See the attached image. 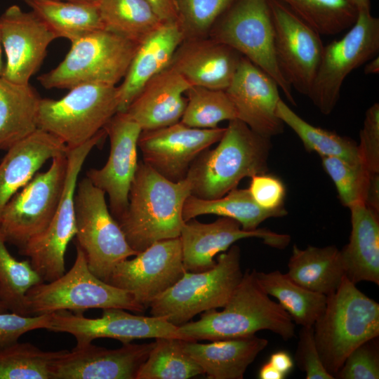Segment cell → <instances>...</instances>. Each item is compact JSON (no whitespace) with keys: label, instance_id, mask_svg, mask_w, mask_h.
Returning <instances> with one entry per match:
<instances>
[{"label":"cell","instance_id":"6da1fadb","mask_svg":"<svg viewBox=\"0 0 379 379\" xmlns=\"http://www.w3.org/2000/svg\"><path fill=\"white\" fill-rule=\"evenodd\" d=\"M190 195L186 178L171 181L138 161L128 206L117 220L130 246L139 253L157 241L179 237L185 223L183 205Z\"/></svg>","mask_w":379,"mask_h":379},{"label":"cell","instance_id":"7a4b0ae2","mask_svg":"<svg viewBox=\"0 0 379 379\" xmlns=\"http://www.w3.org/2000/svg\"><path fill=\"white\" fill-rule=\"evenodd\" d=\"M255 270H246L233 294L222 307L201 313L197 321L178 326L185 340H219L255 335L268 330L288 340L295 336L290 315L260 286Z\"/></svg>","mask_w":379,"mask_h":379},{"label":"cell","instance_id":"3957f363","mask_svg":"<svg viewBox=\"0 0 379 379\" xmlns=\"http://www.w3.org/2000/svg\"><path fill=\"white\" fill-rule=\"evenodd\" d=\"M212 149L193 161L186 179L191 195L204 199L223 197L239 182L268 171L271 138L251 130L238 119L229 121L224 134Z\"/></svg>","mask_w":379,"mask_h":379},{"label":"cell","instance_id":"277c9868","mask_svg":"<svg viewBox=\"0 0 379 379\" xmlns=\"http://www.w3.org/2000/svg\"><path fill=\"white\" fill-rule=\"evenodd\" d=\"M313 329L320 358L334 377L352 351L378 337L379 304L345 277L339 288L327 296Z\"/></svg>","mask_w":379,"mask_h":379},{"label":"cell","instance_id":"5b68a950","mask_svg":"<svg viewBox=\"0 0 379 379\" xmlns=\"http://www.w3.org/2000/svg\"><path fill=\"white\" fill-rule=\"evenodd\" d=\"M243 274L240 248L232 244L218 256L213 268L199 272L186 271L176 283L150 302V314L164 317L179 326L199 314L223 307Z\"/></svg>","mask_w":379,"mask_h":379},{"label":"cell","instance_id":"8992f818","mask_svg":"<svg viewBox=\"0 0 379 379\" xmlns=\"http://www.w3.org/2000/svg\"><path fill=\"white\" fill-rule=\"evenodd\" d=\"M138 46L105 29L93 32L71 42L63 60L38 81L47 89L85 84L116 86L125 77Z\"/></svg>","mask_w":379,"mask_h":379},{"label":"cell","instance_id":"52a82bcc","mask_svg":"<svg viewBox=\"0 0 379 379\" xmlns=\"http://www.w3.org/2000/svg\"><path fill=\"white\" fill-rule=\"evenodd\" d=\"M72 267L58 279L41 282L26 294L27 314L41 315L60 310L82 313L90 309L121 308L145 310L129 292L99 279L88 268L82 250L76 246Z\"/></svg>","mask_w":379,"mask_h":379},{"label":"cell","instance_id":"ba28073f","mask_svg":"<svg viewBox=\"0 0 379 379\" xmlns=\"http://www.w3.org/2000/svg\"><path fill=\"white\" fill-rule=\"evenodd\" d=\"M118 109L117 86L81 84L58 100L41 98L37 128L54 135L67 148H74L103 129Z\"/></svg>","mask_w":379,"mask_h":379},{"label":"cell","instance_id":"9c48e42d","mask_svg":"<svg viewBox=\"0 0 379 379\" xmlns=\"http://www.w3.org/2000/svg\"><path fill=\"white\" fill-rule=\"evenodd\" d=\"M74 211L77 246L93 274L106 282L117 264L138 253L110 213L105 193L87 177L77 182Z\"/></svg>","mask_w":379,"mask_h":379},{"label":"cell","instance_id":"30bf717a","mask_svg":"<svg viewBox=\"0 0 379 379\" xmlns=\"http://www.w3.org/2000/svg\"><path fill=\"white\" fill-rule=\"evenodd\" d=\"M210 32L212 39L234 48L272 77L287 100L295 105L293 88L277 62L269 0H236Z\"/></svg>","mask_w":379,"mask_h":379},{"label":"cell","instance_id":"8fae6325","mask_svg":"<svg viewBox=\"0 0 379 379\" xmlns=\"http://www.w3.org/2000/svg\"><path fill=\"white\" fill-rule=\"evenodd\" d=\"M378 52L379 19L371 11L358 12L355 22L347 33L324 46L307 97L321 113L329 114L338 102L346 77L378 55Z\"/></svg>","mask_w":379,"mask_h":379},{"label":"cell","instance_id":"7c38bea8","mask_svg":"<svg viewBox=\"0 0 379 379\" xmlns=\"http://www.w3.org/2000/svg\"><path fill=\"white\" fill-rule=\"evenodd\" d=\"M107 135L102 129L85 143L67 151V169L59 206L48 227L29 241L19 253L29 258L44 281H52L65 271V253L76 234L74 194L82 166L93 148Z\"/></svg>","mask_w":379,"mask_h":379},{"label":"cell","instance_id":"4fadbf2b","mask_svg":"<svg viewBox=\"0 0 379 379\" xmlns=\"http://www.w3.org/2000/svg\"><path fill=\"white\" fill-rule=\"evenodd\" d=\"M67 169L66 152L52 159L48 170L37 172L11 199L0 218L6 243L20 249L48 227L62 198Z\"/></svg>","mask_w":379,"mask_h":379},{"label":"cell","instance_id":"5bb4252c","mask_svg":"<svg viewBox=\"0 0 379 379\" xmlns=\"http://www.w3.org/2000/svg\"><path fill=\"white\" fill-rule=\"evenodd\" d=\"M278 67L292 88L308 95L324 49L321 34L279 0H269Z\"/></svg>","mask_w":379,"mask_h":379},{"label":"cell","instance_id":"9a60e30c","mask_svg":"<svg viewBox=\"0 0 379 379\" xmlns=\"http://www.w3.org/2000/svg\"><path fill=\"white\" fill-rule=\"evenodd\" d=\"M117 264L106 281L132 294L146 310L186 272L180 237L157 241Z\"/></svg>","mask_w":379,"mask_h":379},{"label":"cell","instance_id":"2e32d148","mask_svg":"<svg viewBox=\"0 0 379 379\" xmlns=\"http://www.w3.org/2000/svg\"><path fill=\"white\" fill-rule=\"evenodd\" d=\"M121 308L102 310L101 317L88 318L82 313L60 310L51 313L47 331L66 333L77 340L76 346H82L97 338H113L123 344L134 340L175 338L184 340L178 326L166 318L131 314Z\"/></svg>","mask_w":379,"mask_h":379},{"label":"cell","instance_id":"e0dca14e","mask_svg":"<svg viewBox=\"0 0 379 379\" xmlns=\"http://www.w3.org/2000/svg\"><path fill=\"white\" fill-rule=\"evenodd\" d=\"M225 128H197L180 121L161 128L142 131L138 142L142 161L166 179H185L190 166L205 149L218 142Z\"/></svg>","mask_w":379,"mask_h":379},{"label":"cell","instance_id":"ac0fdd59","mask_svg":"<svg viewBox=\"0 0 379 379\" xmlns=\"http://www.w3.org/2000/svg\"><path fill=\"white\" fill-rule=\"evenodd\" d=\"M109 138L106 164L86 173L89 180L107 194L109 211L117 220L125 212L138 161V142L142 129L127 113L117 112L104 127Z\"/></svg>","mask_w":379,"mask_h":379},{"label":"cell","instance_id":"d6986e66","mask_svg":"<svg viewBox=\"0 0 379 379\" xmlns=\"http://www.w3.org/2000/svg\"><path fill=\"white\" fill-rule=\"evenodd\" d=\"M0 36L6 54L1 77L20 84H29L41 65L50 44L57 39L32 11L8 7L0 16Z\"/></svg>","mask_w":379,"mask_h":379},{"label":"cell","instance_id":"ffe728a7","mask_svg":"<svg viewBox=\"0 0 379 379\" xmlns=\"http://www.w3.org/2000/svg\"><path fill=\"white\" fill-rule=\"evenodd\" d=\"M182 262L187 272H199L213 268L215 255L227 251L238 240L257 237L264 244L284 248L290 241V236L274 232L268 229L245 230L234 219L220 216L210 223L195 218L185 222L180 232Z\"/></svg>","mask_w":379,"mask_h":379},{"label":"cell","instance_id":"44dd1931","mask_svg":"<svg viewBox=\"0 0 379 379\" xmlns=\"http://www.w3.org/2000/svg\"><path fill=\"white\" fill-rule=\"evenodd\" d=\"M155 341L108 349L92 343L75 346L55 361L51 379H136Z\"/></svg>","mask_w":379,"mask_h":379},{"label":"cell","instance_id":"7402d4cb","mask_svg":"<svg viewBox=\"0 0 379 379\" xmlns=\"http://www.w3.org/2000/svg\"><path fill=\"white\" fill-rule=\"evenodd\" d=\"M279 88L272 77L243 56L225 92L237 119L254 132L271 138L284 131V124L276 113L281 99Z\"/></svg>","mask_w":379,"mask_h":379},{"label":"cell","instance_id":"603a6c76","mask_svg":"<svg viewBox=\"0 0 379 379\" xmlns=\"http://www.w3.org/2000/svg\"><path fill=\"white\" fill-rule=\"evenodd\" d=\"M242 55L230 46L204 38L185 39L169 65L191 86L225 91Z\"/></svg>","mask_w":379,"mask_h":379},{"label":"cell","instance_id":"cb8c5ba5","mask_svg":"<svg viewBox=\"0 0 379 379\" xmlns=\"http://www.w3.org/2000/svg\"><path fill=\"white\" fill-rule=\"evenodd\" d=\"M191 84L171 66L150 79L131 103L127 113L142 131L180 121L186 105L184 94Z\"/></svg>","mask_w":379,"mask_h":379},{"label":"cell","instance_id":"d4e9b609","mask_svg":"<svg viewBox=\"0 0 379 379\" xmlns=\"http://www.w3.org/2000/svg\"><path fill=\"white\" fill-rule=\"evenodd\" d=\"M185 40L178 22L163 23L138 46L118 88V112H125L146 83L169 66Z\"/></svg>","mask_w":379,"mask_h":379},{"label":"cell","instance_id":"484cf974","mask_svg":"<svg viewBox=\"0 0 379 379\" xmlns=\"http://www.w3.org/2000/svg\"><path fill=\"white\" fill-rule=\"evenodd\" d=\"M67 149L58 138L37 128L7 150L0 163V218L8 202L40 168Z\"/></svg>","mask_w":379,"mask_h":379},{"label":"cell","instance_id":"4316f807","mask_svg":"<svg viewBox=\"0 0 379 379\" xmlns=\"http://www.w3.org/2000/svg\"><path fill=\"white\" fill-rule=\"evenodd\" d=\"M255 335L199 343L183 340V349L210 379H242L248 366L267 345Z\"/></svg>","mask_w":379,"mask_h":379},{"label":"cell","instance_id":"83f0119b","mask_svg":"<svg viewBox=\"0 0 379 379\" xmlns=\"http://www.w3.org/2000/svg\"><path fill=\"white\" fill-rule=\"evenodd\" d=\"M350 209V240L340 250L345 277L355 284L368 281L379 285V214L363 203Z\"/></svg>","mask_w":379,"mask_h":379},{"label":"cell","instance_id":"f1b7e54d","mask_svg":"<svg viewBox=\"0 0 379 379\" xmlns=\"http://www.w3.org/2000/svg\"><path fill=\"white\" fill-rule=\"evenodd\" d=\"M286 274L298 285L328 296L335 292L345 277L340 250L335 246L305 249L294 245Z\"/></svg>","mask_w":379,"mask_h":379},{"label":"cell","instance_id":"f546056e","mask_svg":"<svg viewBox=\"0 0 379 379\" xmlns=\"http://www.w3.org/2000/svg\"><path fill=\"white\" fill-rule=\"evenodd\" d=\"M39 97L29 84L0 77V150H8L37 129Z\"/></svg>","mask_w":379,"mask_h":379},{"label":"cell","instance_id":"4dcf8cb0","mask_svg":"<svg viewBox=\"0 0 379 379\" xmlns=\"http://www.w3.org/2000/svg\"><path fill=\"white\" fill-rule=\"evenodd\" d=\"M206 214L234 219L244 230L251 231L258 229L268 218L286 215L287 211L284 207L276 210L261 208L253 200L248 189L234 188L214 199H204L193 195L186 199L182 208L185 222Z\"/></svg>","mask_w":379,"mask_h":379},{"label":"cell","instance_id":"1f68e13d","mask_svg":"<svg viewBox=\"0 0 379 379\" xmlns=\"http://www.w3.org/2000/svg\"><path fill=\"white\" fill-rule=\"evenodd\" d=\"M25 3L57 38L72 42L93 32L104 29L97 2L27 0Z\"/></svg>","mask_w":379,"mask_h":379},{"label":"cell","instance_id":"d6a6232c","mask_svg":"<svg viewBox=\"0 0 379 379\" xmlns=\"http://www.w3.org/2000/svg\"><path fill=\"white\" fill-rule=\"evenodd\" d=\"M256 277L265 292L277 298L292 320L301 326H313L326 307V295L298 285L286 274L278 270L256 272Z\"/></svg>","mask_w":379,"mask_h":379},{"label":"cell","instance_id":"836d02e7","mask_svg":"<svg viewBox=\"0 0 379 379\" xmlns=\"http://www.w3.org/2000/svg\"><path fill=\"white\" fill-rule=\"evenodd\" d=\"M105 30L140 44L163 22L145 0H98Z\"/></svg>","mask_w":379,"mask_h":379},{"label":"cell","instance_id":"e575fe53","mask_svg":"<svg viewBox=\"0 0 379 379\" xmlns=\"http://www.w3.org/2000/svg\"><path fill=\"white\" fill-rule=\"evenodd\" d=\"M276 113L281 121L298 136L307 151L315 152L321 157H338L362 166L356 141L309 124L281 99L277 104Z\"/></svg>","mask_w":379,"mask_h":379},{"label":"cell","instance_id":"d590c367","mask_svg":"<svg viewBox=\"0 0 379 379\" xmlns=\"http://www.w3.org/2000/svg\"><path fill=\"white\" fill-rule=\"evenodd\" d=\"M183 340L157 338L136 379H187L204 374L201 367L183 349Z\"/></svg>","mask_w":379,"mask_h":379},{"label":"cell","instance_id":"8d00e7d4","mask_svg":"<svg viewBox=\"0 0 379 379\" xmlns=\"http://www.w3.org/2000/svg\"><path fill=\"white\" fill-rule=\"evenodd\" d=\"M67 350H42L19 341L0 349V379H51V368Z\"/></svg>","mask_w":379,"mask_h":379},{"label":"cell","instance_id":"74e56055","mask_svg":"<svg viewBox=\"0 0 379 379\" xmlns=\"http://www.w3.org/2000/svg\"><path fill=\"white\" fill-rule=\"evenodd\" d=\"M6 244L0 232V302L8 312L27 315L26 294L32 287L44 281L29 260H17Z\"/></svg>","mask_w":379,"mask_h":379},{"label":"cell","instance_id":"f35d334b","mask_svg":"<svg viewBox=\"0 0 379 379\" xmlns=\"http://www.w3.org/2000/svg\"><path fill=\"white\" fill-rule=\"evenodd\" d=\"M321 35H335L355 22L358 11L346 0H279Z\"/></svg>","mask_w":379,"mask_h":379},{"label":"cell","instance_id":"ab89813d","mask_svg":"<svg viewBox=\"0 0 379 379\" xmlns=\"http://www.w3.org/2000/svg\"><path fill=\"white\" fill-rule=\"evenodd\" d=\"M185 93L187 105L180 121L188 126L215 128L222 121L237 119L225 91L192 86Z\"/></svg>","mask_w":379,"mask_h":379},{"label":"cell","instance_id":"60d3db41","mask_svg":"<svg viewBox=\"0 0 379 379\" xmlns=\"http://www.w3.org/2000/svg\"><path fill=\"white\" fill-rule=\"evenodd\" d=\"M322 166L336 187L341 203L350 208L365 204L373 174L361 165L333 157H322Z\"/></svg>","mask_w":379,"mask_h":379},{"label":"cell","instance_id":"b9f144b4","mask_svg":"<svg viewBox=\"0 0 379 379\" xmlns=\"http://www.w3.org/2000/svg\"><path fill=\"white\" fill-rule=\"evenodd\" d=\"M185 39L204 38L236 0H174Z\"/></svg>","mask_w":379,"mask_h":379},{"label":"cell","instance_id":"7bdbcfd3","mask_svg":"<svg viewBox=\"0 0 379 379\" xmlns=\"http://www.w3.org/2000/svg\"><path fill=\"white\" fill-rule=\"evenodd\" d=\"M377 338L362 343L352 351L334 378L378 379L379 352Z\"/></svg>","mask_w":379,"mask_h":379},{"label":"cell","instance_id":"ee69618b","mask_svg":"<svg viewBox=\"0 0 379 379\" xmlns=\"http://www.w3.org/2000/svg\"><path fill=\"white\" fill-rule=\"evenodd\" d=\"M358 150L363 167L371 173H379V104L366 112L359 133Z\"/></svg>","mask_w":379,"mask_h":379},{"label":"cell","instance_id":"f6af8a7d","mask_svg":"<svg viewBox=\"0 0 379 379\" xmlns=\"http://www.w3.org/2000/svg\"><path fill=\"white\" fill-rule=\"evenodd\" d=\"M51 314L22 315L15 312H0V349L19 340L26 333L46 329L51 324Z\"/></svg>","mask_w":379,"mask_h":379},{"label":"cell","instance_id":"bcb514c9","mask_svg":"<svg viewBox=\"0 0 379 379\" xmlns=\"http://www.w3.org/2000/svg\"><path fill=\"white\" fill-rule=\"evenodd\" d=\"M298 367L306 379H333L320 358L314 335L313 326H302L295 355Z\"/></svg>","mask_w":379,"mask_h":379},{"label":"cell","instance_id":"7dc6e473","mask_svg":"<svg viewBox=\"0 0 379 379\" xmlns=\"http://www.w3.org/2000/svg\"><path fill=\"white\" fill-rule=\"evenodd\" d=\"M251 178L248 189L259 206L267 210L284 207L286 187L279 178L265 173L255 175Z\"/></svg>","mask_w":379,"mask_h":379},{"label":"cell","instance_id":"c3c4849f","mask_svg":"<svg viewBox=\"0 0 379 379\" xmlns=\"http://www.w3.org/2000/svg\"><path fill=\"white\" fill-rule=\"evenodd\" d=\"M163 23L178 22L174 0H145Z\"/></svg>","mask_w":379,"mask_h":379},{"label":"cell","instance_id":"681fc988","mask_svg":"<svg viewBox=\"0 0 379 379\" xmlns=\"http://www.w3.org/2000/svg\"><path fill=\"white\" fill-rule=\"evenodd\" d=\"M269 362L279 371L284 375L286 374L292 369L293 361L291 356L284 351H279L273 353Z\"/></svg>","mask_w":379,"mask_h":379},{"label":"cell","instance_id":"f907efd6","mask_svg":"<svg viewBox=\"0 0 379 379\" xmlns=\"http://www.w3.org/2000/svg\"><path fill=\"white\" fill-rule=\"evenodd\" d=\"M285 375L277 370L269 361L262 366L258 378L260 379H283Z\"/></svg>","mask_w":379,"mask_h":379},{"label":"cell","instance_id":"816d5d0a","mask_svg":"<svg viewBox=\"0 0 379 379\" xmlns=\"http://www.w3.org/2000/svg\"><path fill=\"white\" fill-rule=\"evenodd\" d=\"M364 72L365 74H376L379 73L378 55L371 59L364 64Z\"/></svg>","mask_w":379,"mask_h":379},{"label":"cell","instance_id":"f5cc1de1","mask_svg":"<svg viewBox=\"0 0 379 379\" xmlns=\"http://www.w3.org/2000/svg\"><path fill=\"white\" fill-rule=\"evenodd\" d=\"M358 12L371 11V0H346Z\"/></svg>","mask_w":379,"mask_h":379},{"label":"cell","instance_id":"db71d44e","mask_svg":"<svg viewBox=\"0 0 379 379\" xmlns=\"http://www.w3.org/2000/svg\"><path fill=\"white\" fill-rule=\"evenodd\" d=\"M24 2L27 0H22ZM65 1H72V2H86V3H96L98 0H60Z\"/></svg>","mask_w":379,"mask_h":379},{"label":"cell","instance_id":"11a10c76","mask_svg":"<svg viewBox=\"0 0 379 379\" xmlns=\"http://www.w3.org/2000/svg\"><path fill=\"white\" fill-rule=\"evenodd\" d=\"M1 36H0V77H1L4 65H3L2 60H1Z\"/></svg>","mask_w":379,"mask_h":379},{"label":"cell","instance_id":"9f6ffc18","mask_svg":"<svg viewBox=\"0 0 379 379\" xmlns=\"http://www.w3.org/2000/svg\"><path fill=\"white\" fill-rule=\"evenodd\" d=\"M8 312L6 307L0 302V312Z\"/></svg>","mask_w":379,"mask_h":379}]
</instances>
